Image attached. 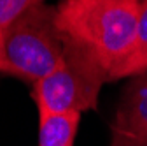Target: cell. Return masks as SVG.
<instances>
[{
  "mask_svg": "<svg viewBox=\"0 0 147 146\" xmlns=\"http://www.w3.org/2000/svg\"><path fill=\"white\" fill-rule=\"evenodd\" d=\"M144 0H60L56 23L63 37L88 51L110 76L130 51Z\"/></svg>",
  "mask_w": 147,
  "mask_h": 146,
  "instance_id": "cell-1",
  "label": "cell"
},
{
  "mask_svg": "<svg viewBox=\"0 0 147 146\" xmlns=\"http://www.w3.org/2000/svg\"><path fill=\"white\" fill-rule=\"evenodd\" d=\"M63 49L65 37L56 23V7L42 2L2 30L0 72L35 85L60 65Z\"/></svg>",
  "mask_w": 147,
  "mask_h": 146,
  "instance_id": "cell-2",
  "label": "cell"
},
{
  "mask_svg": "<svg viewBox=\"0 0 147 146\" xmlns=\"http://www.w3.org/2000/svg\"><path fill=\"white\" fill-rule=\"evenodd\" d=\"M105 69L81 46L65 39L63 58L49 76L33 85V100L39 111L82 113L96 109Z\"/></svg>",
  "mask_w": 147,
  "mask_h": 146,
  "instance_id": "cell-3",
  "label": "cell"
},
{
  "mask_svg": "<svg viewBox=\"0 0 147 146\" xmlns=\"http://www.w3.org/2000/svg\"><path fill=\"white\" fill-rule=\"evenodd\" d=\"M110 146H147V79L126 90L112 123Z\"/></svg>",
  "mask_w": 147,
  "mask_h": 146,
  "instance_id": "cell-4",
  "label": "cell"
},
{
  "mask_svg": "<svg viewBox=\"0 0 147 146\" xmlns=\"http://www.w3.org/2000/svg\"><path fill=\"white\" fill-rule=\"evenodd\" d=\"M81 113L39 111V146H74Z\"/></svg>",
  "mask_w": 147,
  "mask_h": 146,
  "instance_id": "cell-5",
  "label": "cell"
},
{
  "mask_svg": "<svg viewBox=\"0 0 147 146\" xmlns=\"http://www.w3.org/2000/svg\"><path fill=\"white\" fill-rule=\"evenodd\" d=\"M144 72H147V0H144L140 7L131 48L126 53V57L116 65V69L110 72L109 81L138 76Z\"/></svg>",
  "mask_w": 147,
  "mask_h": 146,
  "instance_id": "cell-6",
  "label": "cell"
},
{
  "mask_svg": "<svg viewBox=\"0 0 147 146\" xmlns=\"http://www.w3.org/2000/svg\"><path fill=\"white\" fill-rule=\"evenodd\" d=\"M42 2L44 0H0V30H4L23 12Z\"/></svg>",
  "mask_w": 147,
  "mask_h": 146,
  "instance_id": "cell-7",
  "label": "cell"
},
{
  "mask_svg": "<svg viewBox=\"0 0 147 146\" xmlns=\"http://www.w3.org/2000/svg\"><path fill=\"white\" fill-rule=\"evenodd\" d=\"M0 37H2V30H0Z\"/></svg>",
  "mask_w": 147,
  "mask_h": 146,
  "instance_id": "cell-8",
  "label": "cell"
}]
</instances>
